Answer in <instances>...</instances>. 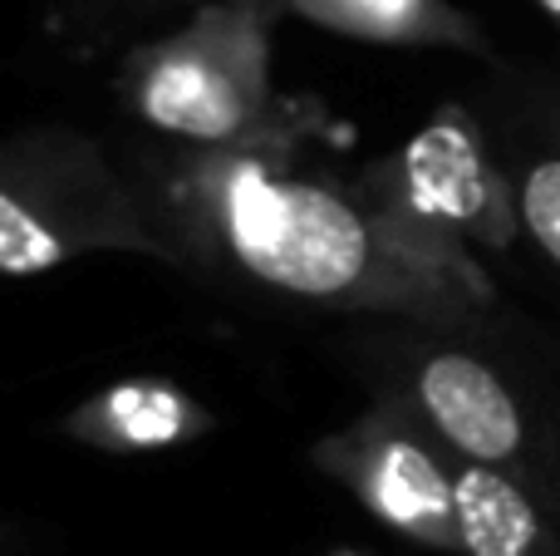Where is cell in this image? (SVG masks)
<instances>
[{
	"mask_svg": "<svg viewBox=\"0 0 560 556\" xmlns=\"http://www.w3.org/2000/svg\"><path fill=\"white\" fill-rule=\"evenodd\" d=\"M359 187L413 242L457 266H482V252L522 242L502 148L463 104H443L398 153L369 163Z\"/></svg>",
	"mask_w": 560,
	"mask_h": 556,
	"instance_id": "5",
	"label": "cell"
},
{
	"mask_svg": "<svg viewBox=\"0 0 560 556\" xmlns=\"http://www.w3.org/2000/svg\"><path fill=\"white\" fill-rule=\"evenodd\" d=\"M310 134L242 148H187L138 158L148 212L173 242L177 266L236 276L256 291L325 311L453 331L492 311L487 266H457L404 232L359 177L310 158Z\"/></svg>",
	"mask_w": 560,
	"mask_h": 556,
	"instance_id": "1",
	"label": "cell"
},
{
	"mask_svg": "<svg viewBox=\"0 0 560 556\" xmlns=\"http://www.w3.org/2000/svg\"><path fill=\"white\" fill-rule=\"evenodd\" d=\"M108 5H153V0H108Z\"/></svg>",
	"mask_w": 560,
	"mask_h": 556,
	"instance_id": "12",
	"label": "cell"
},
{
	"mask_svg": "<svg viewBox=\"0 0 560 556\" xmlns=\"http://www.w3.org/2000/svg\"><path fill=\"white\" fill-rule=\"evenodd\" d=\"M526 5H532L536 15H546V25L560 35V0H526Z\"/></svg>",
	"mask_w": 560,
	"mask_h": 556,
	"instance_id": "11",
	"label": "cell"
},
{
	"mask_svg": "<svg viewBox=\"0 0 560 556\" xmlns=\"http://www.w3.org/2000/svg\"><path fill=\"white\" fill-rule=\"evenodd\" d=\"M453 459L502 468L560 518V433L497 360L438 331L384 345V390Z\"/></svg>",
	"mask_w": 560,
	"mask_h": 556,
	"instance_id": "4",
	"label": "cell"
},
{
	"mask_svg": "<svg viewBox=\"0 0 560 556\" xmlns=\"http://www.w3.org/2000/svg\"><path fill=\"white\" fill-rule=\"evenodd\" d=\"M271 20L276 10L261 0H207L118 65L124 108L148 134L187 148H242L315 128L310 104L276 94Z\"/></svg>",
	"mask_w": 560,
	"mask_h": 556,
	"instance_id": "2",
	"label": "cell"
},
{
	"mask_svg": "<svg viewBox=\"0 0 560 556\" xmlns=\"http://www.w3.org/2000/svg\"><path fill=\"white\" fill-rule=\"evenodd\" d=\"M497 148L512 173L522 242H532L560 276V94H541L516 108Z\"/></svg>",
	"mask_w": 560,
	"mask_h": 556,
	"instance_id": "10",
	"label": "cell"
},
{
	"mask_svg": "<svg viewBox=\"0 0 560 556\" xmlns=\"http://www.w3.org/2000/svg\"><path fill=\"white\" fill-rule=\"evenodd\" d=\"M463 556H560V518L502 468L457 459Z\"/></svg>",
	"mask_w": 560,
	"mask_h": 556,
	"instance_id": "9",
	"label": "cell"
},
{
	"mask_svg": "<svg viewBox=\"0 0 560 556\" xmlns=\"http://www.w3.org/2000/svg\"><path fill=\"white\" fill-rule=\"evenodd\" d=\"M98 252L177 266L138 177L94 134L30 124L0 138V276H45Z\"/></svg>",
	"mask_w": 560,
	"mask_h": 556,
	"instance_id": "3",
	"label": "cell"
},
{
	"mask_svg": "<svg viewBox=\"0 0 560 556\" xmlns=\"http://www.w3.org/2000/svg\"><path fill=\"white\" fill-rule=\"evenodd\" d=\"M329 556H359V552H329Z\"/></svg>",
	"mask_w": 560,
	"mask_h": 556,
	"instance_id": "13",
	"label": "cell"
},
{
	"mask_svg": "<svg viewBox=\"0 0 560 556\" xmlns=\"http://www.w3.org/2000/svg\"><path fill=\"white\" fill-rule=\"evenodd\" d=\"M69 443L98 453H158L183 449L217 429V414L192 390L158 374H133L108 390H94L84 404L59 419Z\"/></svg>",
	"mask_w": 560,
	"mask_h": 556,
	"instance_id": "7",
	"label": "cell"
},
{
	"mask_svg": "<svg viewBox=\"0 0 560 556\" xmlns=\"http://www.w3.org/2000/svg\"><path fill=\"white\" fill-rule=\"evenodd\" d=\"M276 15H295L345 39L384 49H447L492 59L487 30L453 0H261Z\"/></svg>",
	"mask_w": 560,
	"mask_h": 556,
	"instance_id": "8",
	"label": "cell"
},
{
	"mask_svg": "<svg viewBox=\"0 0 560 556\" xmlns=\"http://www.w3.org/2000/svg\"><path fill=\"white\" fill-rule=\"evenodd\" d=\"M310 463L354 493L374 522L413 547L463 556L457 542V459L388 394H374L359 419L325 433Z\"/></svg>",
	"mask_w": 560,
	"mask_h": 556,
	"instance_id": "6",
	"label": "cell"
}]
</instances>
